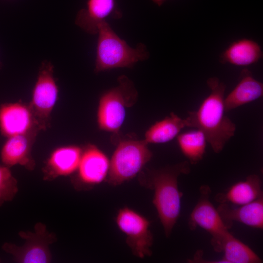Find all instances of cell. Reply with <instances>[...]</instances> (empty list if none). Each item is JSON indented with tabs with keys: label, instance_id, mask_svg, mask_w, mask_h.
<instances>
[{
	"label": "cell",
	"instance_id": "cell-1",
	"mask_svg": "<svg viewBox=\"0 0 263 263\" xmlns=\"http://www.w3.org/2000/svg\"><path fill=\"white\" fill-rule=\"evenodd\" d=\"M207 83L210 94L197 110L188 112L185 119L187 127L201 131L213 151L219 153L234 135L236 127L225 114V83L216 77L209 78Z\"/></svg>",
	"mask_w": 263,
	"mask_h": 263
},
{
	"label": "cell",
	"instance_id": "cell-2",
	"mask_svg": "<svg viewBox=\"0 0 263 263\" xmlns=\"http://www.w3.org/2000/svg\"><path fill=\"white\" fill-rule=\"evenodd\" d=\"M190 172L189 163L185 161L159 169L141 171L139 173L140 184L154 191L152 203L167 238L180 214L182 193L178 188V177Z\"/></svg>",
	"mask_w": 263,
	"mask_h": 263
},
{
	"label": "cell",
	"instance_id": "cell-3",
	"mask_svg": "<svg viewBox=\"0 0 263 263\" xmlns=\"http://www.w3.org/2000/svg\"><path fill=\"white\" fill-rule=\"evenodd\" d=\"M94 71L98 73L117 68H132L138 62L147 60L146 46L138 43L135 48L121 39L106 21L98 27Z\"/></svg>",
	"mask_w": 263,
	"mask_h": 263
},
{
	"label": "cell",
	"instance_id": "cell-4",
	"mask_svg": "<svg viewBox=\"0 0 263 263\" xmlns=\"http://www.w3.org/2000/svg\"><path fill=\"white\" fill-rule=\"evenodd\" d=\"M117 83L101 95L97 113L99 129L115 134L124 121L126 109L135 103L138 95L134 84L126 75L119 76Z\"/></svg>",
	"mask_w": 263,
	"mask_h": 263
},
{
	"label": "cell",
	"instance_id": "cell-5",
	"mask_svg": "<svg viewBox=\"0 0 263 263\" xmlns=\"http://www.w3.org/2000/svg\"><path fill=\"white\" fill-rule=\"evenodd\" d=\"M145 140L120 141L110 161L107 182L118 186L134 178L150 161L152 153Z\"/></svg>",
	"mask_w": 263,
	"mask_h": 263
},
{
	"label": "cell",
	"instance_id": "cell-6",
	"mask_svg": "<svg viewBox=\"0 0 263 263\" xmlns=\"http://www.w3.org/2000/svg\"><path fill=\"white\" fill-rule=\"evenodd\" d=\"M54 70L51 62L44 60L41 63L29 104L40 131L49 128L51 114L58 98V88Z\"/></svg>",
	"mask_w": 263,
	"mask_h": 263
},
{
	"label": "cell",
	"instance_id": "cell-7",
	"mask_svg": "<svg viewBox=\"0 0 263 263\" xmlns=\"http://www.w3.org/2000/svg\"><path fill=\"white\" fill-rule=\"evenodd\" d=\"M115 222L126 235V243L134 256L144 258L151 255L153 238L148 219L132 209L124 207L119 210Z\"/></svg>",
	"mask_w": 263,
	"mask_h": 263
},
{
	"label": "cell",
	"instance_id": "cell-8",
	"mask_svg": "<svg viewBox=\"0 0 263 263\" xmlns=\"http://www.w3.org/2000/svg\"><path fill=\"white\" fill-rule=\"evenodd\" d=\"M198 201L192 209L188 221L190 230L200 227L212 236L220 234L229 228L221 218L217 208L209 200L211 189L207 185L202 186L199 189Z\"/></svg>",
	"mask_w": 263,
	"mask_h": 263
},
{
	"label": "cell",
	"instance_id": "cell-9",
	"mask_svg": "<svg viewBox=\"0 0 263 263\" xmlns=\"http://www.w3.org/2000/svg\"><path fill=\"white\" fill-rule=\"evenodd\" d=\"M36 128L40 130L29 105L14 102L0 106V131L3 136L24 134Z\"/></svg>",
	"mask_w": 263,
	"mask_h": 263
},
{
	"label": "cell",
	"instance_id": "cell-10",
	"mask_svg": "<svg viewBox=\"0 0 263 263\" xmlns=\"http://www.w3.org/2000/svg\"><path fill=\"white\" fill-rule=\"evenodd\" d=\"M121 17L116 0H87L85 7L78 11L75 23L87 33L96 35L99 25L107 18Z\"/></svg>",
	"mask_w": 263,
	"mask_h": 263
},
{
	"label": "cell",
	"instance_id": "cell-11",
	"mask_svg": "<svg viewBox=\"0 0 263 263\" xmlns=\"http://www.w3.org/2000/svg\"><path fill=\"white\" fill-rule=\"evenodd\" d=\"M40 130L35 129L22 134L8 137L0 151V159L8 167L19 165L32 169L35 162L31 156V149Z\"/></svg>",
	"mask_w": 263,
	"mask_h": 263
},
{
	"label": "cell",
	"instance_id": "cell-12",
	"mask_svg": "<svg viewBox=\"0 0 263 263\" xmlns=\"http://www.w3.org/2000/svg\"><path fill=\"white\" fill-rule=\"evenodd\" d=\"M110 161L106 155L94 145H88L83 150L77 168V179L89 187L100 184L106 179Z\"/></svg>",
	"mask_w": 263,
	"mask_h": 263
},
{
	"label": "cell",
	"instance_id": "cell-13",
	"mask_svg": "<svg viewBox=\"0 0 263 263\" xmlns=\"http://www.w3.org/2000/svg\"><path fill=\"white\" fill-rule=\"evenodd\" d=\"M211 244L216 252L223 253V263H260V257L248 245L227 230L212 236Z\"/></svg>",
	"mask_w": 263,
	"mask_h": 263
},
{
	"label": "cell",
	"instance_id": "cell-14",
	"mask_svg": "<svg viewBox=\"0 0 263 263\" xmlns=\"http://www.w3.org/2000/svg\"><path fill=\"white\" fill-rule=\"evenodd\" d=\"M217 209L229 228L233 221L255 228H263V196L240 206L221 203Z\"/></svg>",
	"mask_w": 263,
	"mask_h": 263
},
{
	"label": "cell",
	"instance_id": "cell-15",
	"mask_svg": "<svg viewBox=\"0 0 263 263\" xmlns=\"http://www.w3.org/2000/svg\"><path fill=\"white\" fill-rule=\"evenodd\" d=\"M262 182L257 174L249 175L244 180L239 181L223 192L217 193L215 200L221 203L240 206L251 203L263 196Z\"/></svg>",
	"mask_w": 263,
	"mask_h": 263
},
{
	"label": "cell",
	"instance_id": "cell-16",
	"mask_svg": "<svg viewBox=\"0 0 263 263\" xmlns=\"http://www.w3.org/2000/svg\"><path fill=\"white\" fill-rule=\"evenodd\" d=\"M263 95V83L256 79L249 70L244 69L241 73L238 84L225 97V111L228 112L254 101Z\"/></svg>",
	"mask_w": 263,
	"mask_h": 263
},
{
	"label": "cell",
	"instance_id": "cell-17",
	"mask_svg": "<svg viewBox=\"0 0 263 263\" xmlns=\"http://www.w3.org/2000/svg\"><path fill=\"white\" fill-rule=\"evenodd\" d=\"M82 150L76 146H67L55 150L49 156L44 172L47 177L66 176L77 170Z\"/></svg>",
	"mask_w": 263,
	"mask_h": 263
},
{
	"label": "cell",
	"instance_id": "cell-18",
	"mask_svg": "<svg viewBox=\"0 0 263 263\" xmlns=\"http://www.w3.org/2000/svg\"><path fill=\"white\" fill-rule=\"evenodd\" d=\"M263 57L260 45L255 41L242 38L233 42L221 54L219 61L236 66H247L258 62Z\"/></svg>",
	"mask_w": 263,
	"mask_h": 263
},
{
	"label": "cell",
	"instance_id": "cell-19",
	"mask_svg": "<svg viewBox=\"0 0 263 263\" xmlns=\"http://www.w3.org/2000/svg\"><path fill=\"white\" fill-rule=\"evenodd\" d=\"M186 127L185 119L171 113L169 115L156 122L147 131L144 140L148 144L167 143L177 137Z\"/></svg>",
	"mask_w": 263,
	"mask_h": 263
},
{
	"label": "cell",
	"instance_id": "cell-20",
	"mask_svg": "<svg viewBox=\"0 0 263 263\" xmlns=\"http://www.w3.org/2000/svg\"><path fill=\"white\" fill-rule=\"evenodd\" d=\"M179 147L191 164H196L203 158L207 143L204 133L200 130L188 131L177 136Z\"/></svg>",
	"mask_w": 263,
	"mask_h": 263
},
{
	"label": "cell",
	"instance_id": "cell-21",
	"mask_svg": "<svg viewBox=\"0 0 263 263\" xmlns=\"http://www.w3.org/2000/svg\"><path fill=\"white\" fill-rule=\"evenodd\" d=\"M17 191V181L9 167L0 165V207L12 200Z\"/></svg>",
	"mask_w": 263,
	"mask_h": 263
},
{
	"label": "cell",
	"instance_id": "cell-22",
	"mask_svg": "<svg viewBox=\"0 0 263 263\" xmlns=\"http://www.w3.org/2000/svg\"><path fill=\"white\" fill-rule=\"evenodd\" d=\"M168 0H151V1L158 6H162Z\"/></svg>",
	"mask_w": 263,
	"mask_h": 263
},
{
	"label": "cell",
	"instance_id": "cell-23",
	"mask_svg": "<svg viewBox=\"0 0 263 263\" xmlns=\"http://www.w3.org/2000/svg\"><path fill=\"white\" fill-rule=\"evenodd\" d=\"M1 63L0 62V68H1Z\"/></svg>",
	"mask_w": 263,
	"mask_h": 263
}]
</instances>
